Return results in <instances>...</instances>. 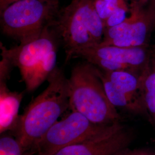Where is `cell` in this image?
Returning a JSON list of instances; mask_svg holds the SVG:
<instances>
[{"instance_id": "6da1fadb", "label": "cell", "mask_w": 155, "mask_h": 155, "mask_svg": "<svg viewBox=\"0 0 155 155\" xmlns=\"http://www.w3.org/2000/svg\"><path fill=\"white\" fill-rule=\"evenodd\" d=\"M47 88L31 102L20 116L16 139L30 151L39 139L70 107L68 78L56 67L47 78Z\"/></svg>"}, {"instance_id": "7a4b0ae2", "label": "cell", "mask_w": 155, "mask_h": 155, "mask_svg": "<svg viewBox=\"0 0 155 155\" xmlns=\"http://www.w3.org/2000/svg\"><path fill=\"white\" fill-rule=\"evenodd\" d=\"M53 25L45 28L38 38L10 49L1 43L2 59L19 69L28 92L38 89L56 67L59 36Z\"/></svg>"}, {"instance_id": "3957f363", "label": "cell", "mask_w": 155, "mask_h": 155, "mask_svg": "<svg viewBox=\"0 0 155 155\" xmlns=\"http://www.w3.org/2000/svg\"><path fill=\"white\" fill-rule=\"evenodd\" d=\"M68 83L71 111L79 112L97 125L120 123L121 117L109 100L96 67L89 63L74 67Z\"/></svg>"}, {"instance_id": "277c9868", "label": "cell", "mask_w": 155, "mask_h": 155, "mask_svg": "<svg viewBox=\"0 0 155 155\" xmlns=\"http://www.w3.org/2000/svg\"><path fill=\"white\" fill-rule=\"evenodd\" d=\"M58 16L54 26L62 39L66 62L78 52L102 42L105 28L95 9L94 0H72Z\"/></svg>"}, {"instance_id": "5b68a950", "label": "cell", "mask_w": 155, "mask_h": 155, "mask_svg": "<svg viewBox=\"0 0 155 155\" xmlns=\"http://www.w3.org/2000/svg\"><path fill=\"white\" fill-rule=\"evenodd\" d=\"M59 0H20L1 11V29L20 43L38 38L52 25L58 15Z\"/></svg>"}, {"instance_id": "8992f818", "label": "cell", "mask_w": 155, "mask_h": 155, "mask_svg": "<svg viewBox=\"0 0 155 155\" xmlns=\"http://www.w3.org/2000/svg\"><path fill=\"white\" fill-rule=\"evenodd\" d=\"M115 125H97L79 112L71 111L64 118L58 121L50 127L34 144L30 152L33 155H52L67 146L104 133Z\"/></svg>"}, {"instance_id": "52a82bcc", "label": "cell", "mask_w": 155, "mask_h": 155, "mask_svg": "<svg viewBox=\"0 0 155 155\" xmlns=\"http://www.w3.org/2000/svg\"><path fill=\"white\" fill-rule=\"evenodd\" d=\"M133 137L132 133L118 123L104 133L67 146L51 155H115L128 147Z\"/></svg>"}, {"instance_id": "ba28073f", "label": "cell", "mask_w": 155, "mask_h": 155, "mask_svg": "<svg viewBox=\"0 0 155 155\" xmlns=\"http://www.w3.org/2000/svg\"><path fill=\"white\" fill-rule=\"evenodd\" d=\"M152 53L148 45L125 47L115 45H95L81 50L74 58L93 56L132 67L143 72L152 58Z\"/></svg>"}, {"instance_id": "9c48e42d", "label": "cell", "mask_w": 155, "mask_h": 155, "mask_svg": "<svg viewBox=\"0 0 155 155\" xmlns=\"http://www.w3.org/2000/svg\"><path fill=\"white\" fill-rule=\"evenodd\" d=\"M155 28V18L148 12L146 6H141L137 17L127 32L122 36L101 46L132 47L148 45V42Z\"/></svg>"}, {"instance_id": "30bf717a", "label": "cell", "mask_w": 155, "mask_h": 155, "mask_svg": "<svg viewBox=\"0 0 155 155\" xmlns=\"http://www.w3.org/2000/svg\"><path fill=\"white\" fill-rule=\"evenodd\" d=\"M22 93L12 91L6 86V81H0V132H15L19 121L18 110Z\"/></svg>"}, {"instance_id": "8fae6325", "label": "cell", "mask_w": 155, "mask_h": 155, "mask_svg": "<svg viewBox=\"0 0 155 155\" xmlns=\"http://www.w3.org/2000/svg\"><path fill=\"white\" fill-rule=\"evenodd\" d=\"M97 68V71L104 84L106 95L111 104L116 107L134 114H143L147 112L143 101L137 100L116 89L113 84L104 76L100 68Z\"/></svg>"}, {"instance_id": "7c38bea8", "label": "cell", "mask_w": 155, "mask_h": 155, "mask_svg": "<svg viewBox=\"0 0 155 155\" xmlns=\"http://www.w3.org/2000/svg\"><path fill=\"white\" fill-rule=\"evenodd\" d=\"M102 71L104 76L116 89L144 102L141 91V74L127 70Z\"/></svg>"}, {"instance_id": "4fadbf2b", "label": "cell", "mask_w": 155, "mask_h": 155, "mask_svg": "<svg viewBox=\"0 0 155 155\" xmlns=\"http://www.w3.org/2000/svg\"><path fill=\"white\" fill-rule=\"evenodd\" d=\"M141 91L144 103L152 121L155 122V59L153 56L140 75Z\"/></svg>"}, {"instance_id": "5bb4252c", "label": "cell", "mask_w": 155, "mask_h": 155, "mask_svg": "<svg viewBox=\"0 0 155 155\" xmlns=\"http://www.w3.org/2000/svg\"><path fill=\"white\" fill-rule=\"evenodd\" d=\"M82 58L84 59L88 63L97 67L104 71H116L121 70H127L132 72L141 74V71L135 69L132 67L129 66L127 64H122L116 61H112L110 60L106 59L99 57L93 56H86Z\"/></svg>"}, {"instance_id": "9a60e30c", "label": "cell", "mask_w": 155, "mask_h": 155, "mask_svg": "<svg viewBox=\"0 0 155 155\" xmlns=\"http://www.w3.org/2000/svg\"><path fill=\"white\" fill-rule=\"evenodd\" d=\"M2 134L0 139V155H33L25 150L16 139L5 133Z\"/></svg>"}, {"instance_id": "2e32d148", "label": "cell", "mask_w": 155, "mask_h": 155, "mask_svg": "<svg viewBox=\"0 0 155 155\" xmlns=\"http://www.w3.org/2000/svg\"><path fill=\"white\" fill-rule=\"evenodd\" d=\"M95 9L103 22L118 8L127 5L126 0H94Z\"/></svg>"}, {"instance_id": "e0dca14e", "label": "cell", "mask_w": 155, "mask_h": 155, "mask_svg": "<svg viewBox=\"0 0 155 155\" xmlns=\"http://www.w3.org/2000/svg\"><path fill=\"white\" fill-rule=\"evenodd\" d=\"M129 11V5L127 4L118 8L104 22L105 29L116 26L123 22L127 18V13Z\"/></svg>"}, {"instance_id": "ac0fdd59", "label": "cell", "mask_w": 155, "mask_h": 155, "mask_svg": "<svg viewBox=\"0 0 155 155\" xmlns=\"http://www.w3.org/2000/svg\"><path fill=\"white\" fill-rule=\"evenodd\" d=\"M115 155H155V150L147 148L130 150L127 147L120 150Z\"/></svg>"}, {"instance_id": "d6986e66", "label": "cell", "mask_w": 155, "mask_h": 155, "mask_svg": "<svg viewBox=\"0 0 155 155\" xmlns=\"http://www.w3.org/2000/svg\"><path fill=\"white\" fill-rule=\"evenodd\" d=\"M147 10L150 15L155 18V0H149Z\"/></svg>"}, {"instance_id": "ffe728a7", "label": "cell", "mask_w": 155, "mask_h": 155, "mask_svg": "<svg viewBox=\"0 0 155 155\" xmlns=\"http://www.w3.org/2000/svg\"><path fill=\"white\" fill-rule=\"evenodd\" d=\"M20 0H0V9L1 11H3L6 7Z\"/></svg>"}, {"instance_id": "44dd1931", "label": "cell", "mask_w": 155, "mask_h": 155, "mask_svg": "<svg viewBox=\"0 0 155 155\" xmlns=\"http://www.w3.org/2000/svg\"><path fill=\"white\" fill-rule=\"evenodd\" d=\"M145 6H147L149 2V0H134Z\"/></svg>"}, {"instance_id": "7402d4cb", "label": "cell", "mask_w": 155, "mask_h": 155, "mask_svg": "<svg viewBox=\"0 0 155 155\" xmlns=\"http://www.w3.org/2000/svg\"><path fill=\"white\" fill-rule=\"evenodd\" d=\"M153 57L155 58V50L153 52Z\"/></svg>"}, {"instance_id": "603a6c76", "label": "cell", "mask_w": 155, "mask_h": 155, "mask_svg": "<svg viewBox=\"0 0 155 155\" xmlns=\"http://www.w3.org/2000/svg\"></svg>"}]
</instances>
